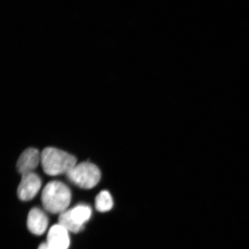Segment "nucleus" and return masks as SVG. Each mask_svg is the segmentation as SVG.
Wrapping results in <instances>:
<instances>
[{
  "label": "nucleus",
  "mask_w": 249,
  "mask_h": 249,
  "mask_svg": "<svg viewBox=\"0 0 249 249\" xmlns=\"http://www.w3.org/2000/svg\"><path fill=\"white\" fill-rule=\"evenodd\" d=\"M71 198V190L60 181L50 182L43 189L41 201L43 207L52 213H60L67 210Z\"/></svg>",
  "instance_id": "obj_1"
},
{
  "label": "nucleus",
  "mask_w": 249,
  "mask_h": 249,
  "mask_svg": "<svg viewBox=\"0 0 249 249\" xmlns=\"http://www.w3.org/2000/svg\"><path fill=\"white\" fill-rule=\"evenodd\" d=\"M40 162L44 172L49 176H55L67 174L77 164L74 156L53 147L43 149L40 154Z\"/></svg>",
  "instance_id": "obj_2"
},
{
  "label": "nucleus",
  "mask_w": 249,
  "mask_h": 249,
  "mask_svg": "<svg viewBox=\"0 0 249 249\" xmlns=\"http://www.w3.org/2000/svg\"><path fill=\"white\" fill-rule=\"evenodd\" d=\"M67 178L73 184L85 189H90L101 179L100 170L95 164L86 161L76 164L66 174Z\"/></svg>",
  "instance_id": "obj_3"
},
{
  "label": "nucleus",
  "mask_w": 249,
  "mask_h": 249,
  "mask_svg": "<svg viewBox=\"0 0 249 249\" xmlns=\"http://www.w3.org/2000/svg\"><path fill=\"white\" fill-rule=\"evenodd\" d=\"M41 185V179L35 173L23 174L18 189V197L24 201L32 200L38 194Z\"/></svg>",
  "instance_id": "obj_4"
},
{
  "label": "nucleus",
  "mask_w": 249,
  "mask_h": 249,
  "mask_svg": "<svg viewBox=\"0 0 249 249\" xmlns=\"http://www.w3.org/2000/svg\"><path fill=\"white\" fill-rule=\"evenodd\" d=\"M69 231L60 224L53 226L47 236V244L53 249H68L70 246Z\"/></svg>",
  "instance_id": "obj_5"
},
{
  "label": "nucleus",
  "mask_w": 249,
  "mask_h": 249,
  "mask_svg": "<svg viewBox=\"0 0 249 249\" xmlns=\"http://www.w3.org/2000/svg\"><path fill=\"white\" fill-rule=\"evenodd\" d=\"M27 227L29 231L36 235H41L48 228L49 219L46 213L39 208H33L27 217Z\"/></svg>",
  "instance_id": "obj_6"
},
{
  "label": "nucleus",
  "mask_w": 249,
  "mask_h": 249,
  "mask_svg": "<svg viewBox=\"0 0 249 249\" xmlns=\"http://www.w3.org/2000/svg\"><path fill=\"white\" fill-rule=\"evenodd\" d=\"M40 161V155L36 149L30 148L26 149L21 154L18 160L17 168L21 175L33 172Z\"/></svg>",
  "instance_id": "obj_7"
},
{
  "label": "nucleus",
  "mask_w": 249,
  "mask_h": 249,
  "mask_svg": "<svg viewBox=\"0 0 249 249\" xmlns=\"http://www.w3.org/2000/svg\"><path fill=\"white\" fill-rule=\"evenodd\" d=\"M68 211L73 222L83 227H85V224L88 222L92 215L91 207L85 204L77 205Z\"/></svg>",
  "instance_id": "obj_8"
},
{
  "label": "nucleus",
  "mask_w": 249,
  "mask_h": 249,
  "mask_svg": "<svg viewBox=\"0 0 249 249\" xmlns=\"http://www.w3.org/2000/svg\"><path fill=\"white\" fill-rule=\"evenodd\" d=\"M113 200L110 193L103 191L99 193L95 198V208L101 213H106L112 209L113 207Z\"/></svg>",
  "instance_id": "obj_9"
},
{
  "label": "nucleus",
  "mask_w": 249,
  "mask_h": 249,
  "mask_svg": "<svg viewBox=\"0 0 249 249\" xmlns=\"http://www.w3.org/2000/svg\"><path fill=\"white\" fill-rule=\"evenodd\" d=\"M58 224L64 227L68 231L73 233H79L82 231L85 227L78 225L73 222L70 216L68 210L60 214V216L58 218Z\"/></svg>",
  "instance_id": "obj_10"
},
{
  "label": "nucleus",
  "mask_w": 249,
  "mask_h": 249,
  "mask_svg": "<svg viewBox=\"0 0 249 249\" xmlns=\"http://www.w3.org/2000/svg\"><path fill=\"white\" fill-rule=\"evenodd\" d=\"M38 249H53L50 247L49 245L47 243H42V244L39 245Z\"/></svg>",
  "instance_id": "obj_11"
}]
</instances>
